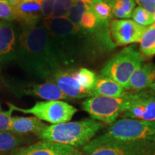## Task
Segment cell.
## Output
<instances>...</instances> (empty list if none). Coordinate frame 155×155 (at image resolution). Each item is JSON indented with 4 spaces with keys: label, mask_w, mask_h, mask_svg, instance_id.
<instances>
[{
    "label": "cell",
    "mask_w": 155,
    "mask_h": 155,
    "mask_svg": "<svg viewBox=\"0 0 155 155\" xmlns=\"http://www.w3.org/2000/svg\"><path fill=\"white\" fill-rule=\"evenodd\" d=\"M104 127V124L94 119L68 121L47 126L38 137L42 141L68 145L74 148L83 147Z\"/></svg>",
    "instance_id": "277c9868"
},
{
    "label": "cell",
    "mask_w": 155,
    "mask_h": 155,
    "mask_svg": "<svg viewBox=\"0 0 155 155\" xmlns=\"http://www.w3.org/2000/svg\"><path fill=\"white\" fill-rule=\"evenodd\" d=\"M2 22H1V21H0V25H1V24H2Z\"/></svg>",
    "instance_id": "d6a6232c"
},
{
    "label": "cell",
    "mask_w": 155,
    "mask_h": 155,
    "mask_svg": "<svg viewBox=\"0 0 155 155\" xmlns=\"http://www.w3.org/2000/svg\"><path fill=\"white\" fill-rule=\"evenodd\" d=\"M150 88H151V90H152L153 92H154V93H155V83H154V84L152 85V86L150 87Z\"/></svg>",
    "instance_id": "1f68e13d"
},
{
    "label": "cell",
    "mask_w": 155,
    "mask_h": 155,
    "mask_svg": "<svg viewBox=\"0 0 155 155\" xmlns=\"http://www.w3.org/2000/svg\"><path fill=\"white\" fill-rule=\"evenodd\" d=\"M93 0H75L66 18L78 27L81 19L85 12L92 8Z\"/></svg>",
    "instance_id": "44dd1931"
},
{
    "label": "cell",
    "mask_w": 155,
    "mask_h": 155,
    "mask_svg": "<svg viewBox=\"0 0 155 155\" xmlns=\"http://www.w3.org/2000/svg\"><path fill=\"white\" fill-rule=\"evenodd\" d=\"M144 58L134 45L121 50L101 70V75L117 82L126 90L129 88V79L143 65Z\"/></svg>",
    "instance_id": "8992f818"
},
{
    "label": "cell",
    "mask_w": 155,
    "mask_h": 155,
    "mask_svg": "<svg viewBox=\"0 0 155 155\" xmlns=\"http://www.w3.org/2000/svg\"><path fill=\"white\" fill-rule=\"evenodd\" d=\"M13 91L19 95L35 96L46 101L71 100L52 81L40 84H21L14 88Z\"/></svg>",
    "instance_id": "7c38bea8"
},
{
    "label": "cell",
    "mask_w": 155,
    "mask_h": 155,
    "mask_svg": "<svg viewBox=\"0 0 155 155\" xmlns=\"http://www.w3.org/2000/svg\"><path fill=\"white\" fill-rule=\"evenodd\" d=\"M13 111L14 110L9 106L7 111H2L0 108V132L9 131L11 120L12 118V114Z\"/></svg>",
    "instance_id": "4316f807"
},
{
    "label": "cell",
    "mask_w": 155,
    "mask_h": 155,
    "mask_svg": "<svg viewBox=\"0 0 155 155\" xmlns=\"http://www.w3.org/2000/svg\"><path fill=\"white\" fill-rule=\"evenodd\" d=\"M126 89L110 78L99 75L96 76L93 94L95 96L120 98L126 94Z\"/></svg>",
    "instance_id": "ac0fdd59"
},
{
    "label": "cell",
    "mask_w": 155,
    "mask_h": 155,
    "mask_svg": "<svg viewBox=\"0 0 155 155\" xmlns=\"http://www.w3.org/2000/svg\"><path fill=\"white\" fill-rule=\"evenodd\" d=\"M155 83V65L150 63L142 65L131 75L128 90L139 91L150 88Z\"/></svg>",
    "instance_id": "2e32d148"
},
{
    "label": "cell",
    "mask_w": 155,
    "mask_h": 155,
    "mask_svg": "<svg viewBox=\"0 0 155 155\" xmlns=\"http://www.w3.org/2000/svg\"><path fill=\"white\" fill-rule=\"evenodd\" d=\"M46 127L47 125L42 123L41 120L38 119L35 116H14L12 118L9 131L18 135L32 133L38 136Z\"/></svg>",
    "instance_id": "e0dca14e"
},
{
    "label": "cell",
    "mask_w": 155,
    "mask_h": 155,
    "mask_svg": "<svg viewBox=\"0 0 155 155\" xmlns=\"http://www.w3.org/2000/svg\"><path fill=\"white\" fill-rule=\"evenodd\" d=\"M17 40V30L11 22H2L0 25V65L15 59Z\"/></svg>",
    "instance_id": "5bb4252c"
},
{
    "label": "cell",
    "mask_w": 155,
    "mask_h": 155,
    "mask_svg": "<svg viewBox=\"0 0 155 155\" xmlns=\"http://www.w3.org/2000/svg\"><path fill=\"white\" fill-rule=\"evenodd\" d=\"M129 99V92L120 98L95 96L86 98L82 103V108L92 119L111 125L127 108Z\"/></svg>",
    "instance_id": "52a82bcc"
},
{
    "label": "cell",
    "mask_w": 155,
    "mask_h": 155,
    "mask_svg": "<svg viewBox=\"0 0 155 155\" xmlns=\"http://www.w3.org/2000/svg\"><path fill=\"white\" fill-rule=\"evenodd\" d=\"M15 60L28 74L46 81L65 69L43 24L23 28L18 37Z\"/></svg>",
    "instance_id": "6da1fadb"
},
{
    "label": "cell",
    "mask_w": 155,
    "mask_h": 155,
    "mask_svg": "<svg viewBox=\"0 0 155 155\" xmlns=\"http://www.w3.org/2000/svg\"><path fill=\"white\" fill-rule=\"evenodd\" d=\"M92 9L98 16L100 21L104 24L109 25L113 14L111 9L103 0H93Z\"/></svg>",
    "instance_id": "603a6c76"
},
{
    "label": "cell",
    "mask_w": 155,
    "mask_h": 155,
    "mask_svg": "<svg viewBox=\"0 0 155 155\" xmlns=\"http://www.w3.org/2000/svg\"><path fill=\"white\" fill-rule=\"evenodd\" d=\"M88 155H155V143L118 141L101 147Z\"/></svg>",
    "instance_id": "8fae6325"
},
{
    "label": "cell",
    "mask_w": 155,
    "mask_h": 155,
    "mask_svg": "<svg viewBox=\"0 0 155 155\" xmlns=\"http://www.w3.org/2000/svg\"><path fill=\"white\" fill-rule=\"evenodd\" d=\"M0 108H1V106H0Z\"/></svg>",
    "instance_id": "836d02e7"
},
{
    "label": "cell",
    "mask_w": 155,
    "mask_h": 155,
    "mask_svg": "<svg viewBox=\"0 0 155 155\" xmlns=\"http://www.w3.org/2000/svg\"><path fill=\"white\" fill-rule=\"evenodd\" d=\"M71 155H85V154H83L82 152H79L78 150H76V151H75V153H73V154H71Z\"/></svg>",
    "instance_id": "4dcf8cb0"
},
{
    "label": "cell",
    "mask_w": 155,
    "mask_h": 155,
    "mask_svg": "<svg viewBox=\"0 0 155 155\" xmlns=\"http://www.w3.org/2000/svg\"><path fill=\"white\" fill-rule=\"evenodd\" d=\"M7 1L8 2L9 4H11L13 7H15V6L18 5V4L21 1H22V0H7Z\"/></svg>",
    "instance_id": "f546056e"
},
{
    "label": "cell",
    "mask_w": 155,
    "mask_h": 155,
    "mask_svg": "<svg viewBox=\"0 0 155 155\" xmlns=\"http://www.w3.org/2000/svg\"><path fill=\"white\" fill-rule=\"evenodd\" d=\"M96 76V73L86 68H65L56 73L51 81L70 99H81L94 96Z\"/></svg>",
    "instance_id": "5b68a950"
},
{
    "label": "cell",
    "mask_w": 155,
    "mask_h": 155,
    "mask_svg": "<svg viewBox=\"0 0 155 155\" xmlns=\"http://www.w3.org/2000/svg\"><path fill=\"white\" fill-rule=\"evenodd\" d=\"M154 25H155V23H154Z\"/></svg>",
    "instance_id": "e575fe53"
},
{
    "label": "cell",
    "mask_w": 155,
    "mask_h": 155,
    "mask_svg": "<svg viewBox=\"0 0 155 155\" xmlns=\"http://www.w3.org/2000/svg\"><path fill=\"white\" fill-rule=\"evenodd\" d=\"M42 24L50 35L65 68L81 61L89 53L92 45L95 42L97 44L91 36L66 17L44 18Z\"/></svg>",
    "instance_id": "7a4b0ae2"
},
{
    "label": "cell",
    "mask_w": 155,
    "mask_h": 155,
    "mask_svg": "<svg viewBox=\"0 0 155 155\" xmlns=\"http://www.w3.org/2000/svg\"><path fill=\"white\" fill-rule=\"evenodd\" d=\"M139 43L140 53L143 57L150 58L155 55V25L147 27Z\"/></svg>",
    "instance_id": "ffe728a7"
},
{
    "label": "cell",
    "mask_w": 155,
    "mask_h": 155,
    "mask_svg": "<svg viewBox=\"0 0 155 155\" xmlns=\"http://www.w3.org/2000/svg\"><path fill=\"white\" fill-rule=\"evenodd\" d=\"M135 2L152 16L155 15V0H135Z\"/></svg>",
    "instance_id": "f1b7e54d"
},
{
    "label": "cell",
    "mask_w": 155,
    "mask_h": 155,
    "mask_svg": "<svg viewBox=\"0 0 155 155\" xmlns=\"http://www.w3.org/2000/svg\"><path fill=\"white\" fill-rule=\"evenodd\" d=\"M15 20L23 28H32L39 24L41 19V0H22L14 7Z\"/></svg>",
    "instance_id": "4fadbf2b"
},
{
    "label": "cell",
    "mask_w": 155,
    "mask_h": 155,
    "mask_svg": "<svg viewBox=\"0 0 155 155\" xmlns=\"http://www.w3.org/2000/svg\"><path fill=\"white\" fill-rule=\"evenodd\" d=\"M76 150L68 145L42 141L24 147L12 155H71Z\"/></svg>",
    "instance_id": "9a60e30c"
},
{
    "label": "cell",
    "mask_w": 155,
    "mask_h": 155,
    "mask_svg": "<svg viewBox=\"0 0 155 155\" xmlns=\"http://www.w3.org/2000/svg\"><path fill=\"white\" fill-rule=\"evenodd\" d=\"M0 19L8 22L15 20L14 7L7 0H0Z\"/></svg>",
    "instance_id": "484cf974"
},
{
    "label": "cell",
    "mask_w": 155,
    "mask_h": 155,
    "mask_svg": "<svg viewBox=\"0 0 155 155\" xmlns=\"http://www.w3.org/2000/svg\"><path fill=\"white\" fill-rule=\"evenodd\" d=\"M75 0H56L50 17H66Z\"/></svg>",
    "instance_id": "d4e9b609"
},
{
    "label": "cell",
    "mask_w": 155,
    "mask_h": 155,
    "mask_svg": "<svg viewBox=\"0 0 155 155\" xmlns=\"http://www.w3.org/2000/svg\"><path fill=\"white\" fill-rule=\"evenodd\" d=\"M8 106L14 111L24 114H30L40 120L49 122L53 124L68 122L78 111L77 108L63 101H46L37 102L30 108L17 107L9 103Z\"/></svg>",
    "instance_id": "ba28073f"
},
{
    "label": "cell",
    "mask_w": 155,
    "mask_h": 155,
    "mask_svg": "<svg viewBox=\"0 0 155 155\" xmlns=\"http://www.w3.org/2000/svg\"><path fill=\"white\" fill-rule=\"evenodd\" d=\"M22 139L20 136L11 131L0 132V154L11 152L22 144Z\"/></svg>",
    "instance_id": "7402d4cb"
},
{
    "label": "cell",
    "mask_w": 155,
    "mask_h": 155,
    "mask_svg": "<svg viewBox=\"0 0 155 155\" xmlns=\"http://www.w3.org/2000/svg\"><path fill=\"white\" fill-rule=\"evenodd\" d=\"M129 105L121 117L155 121V93L143 90L129 92Z\"/></svg>",
    "instance_id": "9c48e42d"
},
{
    "label": "cell",
    "mask_w": 155,
    "mask_h": 155,
    "mask_svg": "<svg viewBox=\"0 0 155 155\" xmlns=\"http://www.w3.org/2000/svg\"><path fill=\"white\" fill-rule=\"evenodd\" d=\"M147 28L129 19H113L109 24L111 39L118 46L139 42Z\"/></svg>",
    "instance_id": "30bf717a"
},
{
    "label": "cell",
    "mask_w": 155,
    "mask_h": 155,
    "mask_svg": "<svg viewBox=\"0 0 155 155\" xmlns=\"http://www.w3.org/2000/svg\"><path fill=\"white\" fill-rule=\"evenodd\" d=\"M56 0H41L42 15L45 18L52 16L54 5Z\"/></svg>",
    "instance_id": "83f0119b"
},
{
    "label": "cell",
    "mask_w": 155,
    "mask_h": 155,
    "mask_svg": "<svg viewBox=\"0 0 155 155\" xmlns=\"http://www.w3.org/2000/svg\"><path fill=\"white\" fill-rule=\"evenodd\" d=\"M131 18L136 23L143 27H148L154 24V17L147 12L141 6L135 7L134 9Z\"/></svg>",
    "instance_id": "cb8c5ba5"
},
{
    "label": "cell",
    "mask_w": 155,
    "mask_h": 155,
    "mask_svg": "<svg viewBox=\"0 0 155 155\" xmlns=\"http://www.w3.org/2000/svg\"><path fill=\"white\" fill-rule=\"evenodd\" d=\"M118 141L155 143V121L122 118L109 126L106 132L94 137L82 147L85 155L101 147Z\"/></svg>",
    "instance_id": "3957f363"
},
{
    "label": "cell",
    "mask_w": 155,
    "mask_h": 155,
    "mask_svg": "<svg viewBox=\"0 0 155 155\" xmlns=\"http://www.w3.org/2000/svg\"><path fill=\"white\" fill-rule=\"evenodd\" d=\"M111 9L113 16L118 19H129L131 17L136 7L135 0H103Z\"/></svg>",
    "instance_id": "d6986e66"
}]
</instances>
